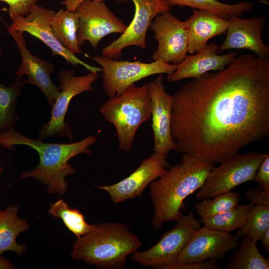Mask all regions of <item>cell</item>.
<instances>
[{
    "mask_svg": "<svg viewBox=\"0 0 269 269\" xmlns=\"http://www.w3.org/2000/svg\"><path fill=\"white\" fill-rule=\"evenodd\" d=\"M172 97L176 151L220 163L269 135V56H236L223 69L192 79Z\"/></svg>",
    "mask_w": 269,
    "mask_h": 269,
    "instance_id": "6da1fadb",
    "label": "cell"
},
{
    "mask_svg": "<svg viewBox=\"0 0 269 269\" xmlns=\"http://www.w3.org/2000/svg\"><path fill=\"white\" fill-rule=\"evenodd\" d=\"M98 138L92 134L73 143H51L34 139L14 130L0 132V146L9 150L17 145L28 146L38 153L39 160L34 168L23 172L18 179L31 178L47 187L49 193L63 196L67 191V176L75 169L68 161L82 153L92 155L89 147Z\"/></svg>",
    "mask_w": 269,
    "mask_h": 269,
    "instance_id": "7a4b0ae2",
    "label": "cell"
},
{
    "mask_svg": "<svg viewBox=\"0 0 269 269\" xmlns=\"http://www.w3.org/2000/svg\"><path fill=\"white\" fill-rule=\"evenodd\" d=\"M214 167L213 163L183 154L179 163L170 166L158 179L150 183L154 210L152 224L155 229L181 217L184 200L202 186Z\"/></svg>",
    "mask_w": 269,
    "mask_h": 269,
    "instance_id": "3957f363",
    "label": "cell"
},
{
    "mask_svg": "<svg viewBox=\"0 0 269 269\" xmlns=\"http://www.w3.org/2000/svg\"><path fill=\"white\" fill-rule=\"evenodd\" d=\"M141 242L121 223L95 224L91 231L77 238L71 258L106 269H123L127 257L140 248Z\"/></svg>",
    "mask_w": 269,
    "mask_h": 269,
    "instance_id": "277c9868",
    "label": "cell"
},
{
    "mask_svg": "<svg viewBox=\"0 0 269 269\" xmlns=\"http://www.w3.org/2000/svg\"><path fill=\"white\" fill-rule=\"evenodd\" d=\"M151 102L148 83L140 87L133 84L119 95L109 97L99 111L116 129L120 149L130 152L140 126L149 121Z\"/></svg>",
    "mask_w": 269,
    "mask_h": 269,
    "instance_id": "5b68a950",
    "label": "cell"
},
{
    "mask_svg": "<svg viewBox=\"0 0 269 269\" xmlns=\"http://www.w3.org/2000/svg\"><path fill=\"white\" fill-rule=\"evenodd\" d=\"M268 153L251 151L227 158L219 166L213 168L197 191L196 198L198 200L213 198L254 180L259 166Z\"/></svg>",
    "mask_w": 269,
    "mask_h": 269,
    "instance_id": "8992f818",
    "label": "cell"
},
{
    "mask_svg": "<svg viewBox=\"0 0 269 269\" xmlns=\"http://www.w3.org/2000/svg\"><path fill=\"white\" fill-rule=\"evenodd\" d=\"M73 70L61 69L58 73V87L60 93L51 108V116L46 123L42 124L38 131L37 139L43 141L53 136H66L73 139V132L69 123L65 121V117L71 100L76 96L93 90V83L96 80L97 72H90L82 76H75Z\"/></svg>",
    "mask_w": 269,
    "mask_h": 269,
    "instance_id": "52a82bcc",
    "label": "cell"
},
{
    "mask_svg": "<svg viewBox=\"0 0 269 269\" xmlns=\"http://www.w3.org/2000/svg\"><path fill=\"white\" fill-rule=\"evenodd\" d=\"M90 59L102 69L103 86L109 97L121 94L136 82L156 74H171L176 65L162 61L150 63L120 61L104 55H95Z\"/></svg>",
    "mask_w": 269,
    "mask_h": 269,
    "instance_id": "ba28073f",
    "label": "cell"
},
{
    "mask_svg": "<svg viewBox=\"0 0 269 269\" xmlns=\"http://www.w3.org/2000/svg\"><path fill=\"white\" fill-rule=\"evenodd\" d=\"M201 223L192 212L182 215L156 244L146 251H135L131 259L143 266L164 269L176 261L194 233L201 227Z\"/></svg>",
    "mask_w": 269,
    "mask_h": 269,
    "instance_id": "9c48e42d",
    "label": "cell"
},
{
    "mask_svg": "<svg viewBox=\"0 0 269 269\" xmlns=\"http://www.w3.org/2000/svg\"><path fill=\"white\" fill-rule=\"evenodd\" d=\"M125 3L129 0H116ZM134 4L133 19L124 33L117 39L102 49L103 55L119 60L123 50L135 46L145 49L146 37L150 24L158 14L170 11L171 6L166 0H131Z\"/></svg>",
    "mask_w": 269,
    "mask_h": 269,
    "instance_id": "30bf717a",
    "label": "cell"
},
{
    "mask_svg": "<svg viewBox=\"0 0 269 269\" xmlns=\"http://www.w3.org/2000/svg\"><path fill=\"white\" fill-rule=\"evenodd\" d=\"M55 12L52 9L35 4L25 16L9 15L12 22L9 27L7 26L11 30L28 32L40 40L51 50L53 55L62 56L68 64L74 66L81 65L90 72L102 71L101 68L90 65L78 58L60 42L50 24Z\"/></svg>",
    "mask_w": 269,
    "mask_h": 269,
    "instance_id": "8fae6325",
    "label": "cell"
},
{
    "mask_svg": "<svg viewBox=\"0 0 269 269\" xmlns=\"http://www.w3.org/2000/svg\"><path fill=\"white\" fill-rule=\"evenodd\" d=\"M79 20L77 32L79 45L88 41L97 49L100 41L106 35L125 32L127 26L116 16L104 1L85 0L73 11Z\"/></svg>",
    "mask_w": 269,
    "mask_h": 269,
    "instance_id": "7c38bea8",
    "label": "cell"
},
{
    "mask_svg": "<svg viewBox=\"0 0 269 269\" xmlns=\"http://www.w3.org/2000/svg\"><path fill=\"white\" fill-rule=\"evenodd\" d=\"M149 28L154 32L158 45L152 54L153 61H162L177 65L188 55V38L185 21L172 13L157 15Z\"/></svg>",
    "mask_w": 269,
    "mask_h": 269,
    "instance_id": "4fadbf2b",
    "label": "cell"
},
{
    "mask_svg": "<svg viewBox=\"0 0 269 269\" xmlns=\"http://www.w3.org/2000/svg\"><path fill=\"white\" fill-rule=\"evenodd\" d=\"M235 235L201 227L193 235L187 245L178 256L175 262L179 264L222 260L239 245Z\"/></svg>",
    "mask_w": 269,
    "mask_h": 269,
    "instance_id": "5bb4252c",
    "label": "cell"
},
{
    "mask_svg": "<svg viewBox=\"0 0 269 269\" xmlns=\"http://www.w3.org/2000/svg\"><path fill=\"white\" fill-rule=\"evenodd\" d=\"M167 156L153 152L126 178L112 185L97 188L106 191L115 204L140 196L149 184L161 176L170 167Z\"/></svg>",
    "mask_w": 269,
    "mask_h": 269,
    "instance_id": "9a60e30c",
    "label": "cell"
},
{
    "mask_svg": "<svg viewBox=\"0 0 269 269\" xmlns=\"http://www.w3.org/2000/svg\"><path fill=\"white\" fill-rule=\"evenodd\" d=\"M160 74L148 83L151 102V127L153 134V152L167 156L168 152L177 150L170 131L173 109L172 95L166 93Z\"/></svg>",
    "mask_w": 269,
    "mask_h": 269,
    "instance_id": "2e32d148",
    "label": "cell"
},
{
    "mask_svg": "<svg viewBox=\"0 0 269 269\" xmlns=\"http://www.w3.org/2000/svg\"><path fill=\"white\" fill-rule=\"evenodd\" d=\"M6 27L19 48L21 62L17 70L18 77L27 76V84H32L44 94L49 106L52 108L60 90L52 82L51 75L54 65L49 61L32 55L27 48L23 32L10 30Z\"/></svg>",
    "mask_w": 269,
    "mask_h": 269,
    "instance_id": "e0dca14e",
    "label": "cell"
},
{
    "mask_svg": "<svg viewBox=\"0 0 269 269\" xmlns=\"http://www.w3.org/2000/svg\"><path fill=\"white\" fill-rule=\"evenodd\" d=\"M226 37L219 46V53L229 49H247L259 57L269 56V47L262 37L265 19L257 16L244 18L234 16L229 19Z\"/></svg>",
    "mask_w": 269,
    "mask_h": 269,
    "instance_id": "ac0fdd59",
    "label": "cell"
},
{
    "mask_svg": "<svg viewBox=\"0 0 269 269\" xmlns=\"http://www.w3.org/2000/svg\"><path fill=\"white\" fill-rule=\"evenodd\" d=\"M236 56L235 51L220 54L218 44L210 43L201 51L187 55L176 65L174 72L167 76V79L173 83L187 78H197L211 71H220Z\"/></svg>",
    "mask_w": 269,
    "mask_h": 269,
    "instance_id": "d6986e66",
    "label": "cell"
},
{
    "mask_svg": "<svg viewBox=\"0 0 269 269\" xmlns=\"http://www.w3.org/2000/svg\"><path fill=\"white\" fill-rule=\"evenodd\" d=\"M188 38V53L201 51L209 40L225 33L229 25V19L212 12L193 9V13L184 21Z\"/></svg>",
    "mask_w": 269,
    "mask_h": 269,
    "instance_id": "ffe728a7",
    "label": "cell"
},
{
    "mask_svg": "<svg viewBox=\"0 0 269 269\" xmlns=\"http://www.w3.org/2000/svg\"><path fill=\"white\" fill-rule=\"evenodd\" d=\"M18 210L16 205L0 210V256L11 251L21 256L26 251V246L17 244L16 239L20 233L26 232L30 225L26 219L18 216Z\"/></svg>",
    "mask_w": 269,
    "mask_h": 269,
    "instance_id": "44dd1931",
    "label": "cell"
},
{
    "mask_svg": "<svg viewBox=\"0 0 269 269\" xmlns=\"http://www.w3.org/2000/svg\"><path fill=\"white\" fill-rule=\"evenodd\" d=\"M26 84V80L18 76L8 86L0 83V132L13 129L18 122L17 100Z\"/></svg>",
    "mask_w": 269,
    "mask_h": 269,
    "instance_id": "7402d4cb",
    "label": "cell"
},
{
    "mask_svg": "<svg viewBox=\"0 0 269 269\" xmlns=\"http://www.w3.org/2000/svg\"><path fill=\"white\" fill-rule=\"evenodd\" d=\"M50 24L63 46L75 55L82 52L77 40L79 20L73 11L60 9L53 15Z\"/></svg>",
    "mask_w": 269,
    "mask_h": 269,
    "instance_id": "603a6c76",
    "label": "cell"
},
{
    "mask_svg": "<svg viewBox=\"0 0 269 269\" xmlns=\"http://www.w3.org/2000/svg\"><path fill=\"white\" fill-rule=\"evenodd\" d=\"M227 264L228 269H269V260L260 253L257 242L245 236Z\"/></svg>",
    "mask_w": 269,
    "mask_h": 269,
    "instance_id": "cb8c5ba5",
    "label": "cell"
},
{
    "mask_svg": "<svg viewBox=\"0 0 269 269\" xmlns=\"http://www.w3.org/2000/svg\"><path fill=\"white\" fill-rule=\"evenodd\" d=\"M171 6H188L193 9L206 10L222 17L229 19L234 16H240L251 10L254 3L248 1L235 4H228L218 0H166Z\"/></svg>",
    "mask_w": 269,
    "mask_h": 269,
    "instance_id": "d4e9b609",
    "label": "cell"
},
{
    "mask_svg": "<svg viewBox=\"0 0 269 269\" xmlns=\"http://www.w3.org/2000/svg\"><path fill=\"white\" fill-rule=\"evenodd\" d=\"M48 213L52 217L61 220L76 238L91 231L95 227V224L90 225L86 222L83 214L78 209L70 208L62 199L51 203Z\"/></svg>",
    "mask_w": 269,
    "mask_h": 269,
    "instance_id": "484cf974",
    "label": "cell"
},
{
    "mask_svg": "<svg viewBox=\"0 0 269 269\" xmlns=\"http://www.w3.org/2000/svg\"><path fill=\"white\" fill-rule=\"evenodd\" d=\"M254 205L252 203L238 205L224 212L210 217L201 218L200 221L210 229L230 233L244 225L249 212Z\"/></svg>",
    "mask_w": 269,
    "mask_h": 269,
    "instance_id": "4316f807",
    "label": "cell"
},
{
    "mask_svg": "<svg viewBox=\"0 0 269 269\" xmlns=\"http://www.w3.org/2000/svg\"><path fill=\"white\" fill-rule=\"evenodd\" d=\"M269 229V207L256 204L250 210L244 225L235 235L238 238L248 236L254 241H261L264 233Z\"/></svg>",
    "mask_w": 269,
    "mask_h": 269,
    "instance_id": "83f0119b",
    "label": "cell"
},
{
    "mask_svg": "<svg viewBox=\"0 0 269 269\" xmlns=\"http://www.w3.org/2000/svg\"><path fill=\"white\" fill-rule=\"evenodd\" d=\"M202 200L195 204V209L201 218L210 217L230 210L237 206L240 201V195L229 191L214 197Z\"/></svg>",
    "mask_w": 269,
    "mask_h": 269,
    "instance_id": "f1b7e54d",
    "label": "cell"
},
{
    "mask_svg": "<svg viewBox=\"0 0 269 269\" xmlns=\"http://www.w3.org/2000/svg\"><path fill=\"white\" fill-rule=\"evenodd\" d=\"M6 2L9 6L8 11L9 15L18 14L25 16L28 14L30 9L35 4L38 0H0Z\"/></svg>",
    "mask_w": 269,
    "mask_h": 269,
    "instance_id": "f546056e",
    "label": "cell"
},
{
    "mask_svg": "<svg viewBox=\"0 0 269 269\" xmlns=\"http://www.w3.org/2000/svg\"><path fill=\"white\" fill-rule=\"evenodd\" d=\"M220 266L215 260H209L203 262L179 264L173 262L166 266L164 269H219Z\"/></svg>",
    "mask_w": 269,
    "mask_h": 269,
    "instance_id": "4dcf8cb0",
    "label": "cell"
},
{
    "mask_svg": "<svg viewBox=\"0 0 269 269\" xmlns=\"http://www.w3.org/2000/svg\"><path fill=\"white\" fill-rule=\"evenodd\" d=\"M254 181L260 188L269 190V154H267L259 166Z\"/></svg>",
    "mask_w": 269,
    "mask_h": 269,
    "instance_id": "1f68e13d",
    "label": "cell"
},
{
    "mask_svg": "<svg viewBox=\"0 0 269 269\" xmlns=\"http://www.w3.org/2000/svg\"><path fill=\"white\" fill-rule=\"evenodd\" d=\"M245 195L251 203L255 205L261 204L269 207V190L254 187L248 189Z\"/></svg>",
    "mask_w": 269,
    "mask_h": 269,
    "instance_id": "d6a6232c",
    "label": "cell"
},
{
    "mask_svg": "<svg viewBox=\"0 0 269 269\" xmlns=\"http://www.w3.org/2000/svg\"><path fill=\"white\" fill-rule=\"evenodd\" d=\"M85 0H64L61 3L64 4L66 8V10L73 11L83 1ZM97 2H103V0H93Z\"/></svg>",
    "mask_w": 269,
    "mask_h": 269,
    "instance_id": "836d02e7",
    "label": "cell"
},
{
    "mask_svg": "<svg viewBox=\"0 0 269 269\" xmlns=\"http://www.w3.org/2000/svg\"><path fill=\"white\" fill-rule=\"evenodd\" d=\"M15 267L11 262L0 256V269H14Z\"/></svg>",
    "mask_w": 269,
    "mask_h": 269,
    "instance_id": "e575fe53",
    "label": "cell"
},
{
    "mask_svg": "<svg viewBox=\"0 0 269 269\" xmlns=\"http://www.w3.org/2000/svg\"><path fill=\"white\" fill-rule=\"evenodd\" d=\"M262 245L268 254L269 253V229L263 234L261 240Z\"/></svg>",
    "mask_w": 269,
    "mask_h": 269,
    "instance_id": "d590c367",
    "label": "cell"
},
{
    "mask_svg": "<svg viewBox=\"0 0 269 269\" xmlns=\"http://www.w3.org/2000/svg\"><path fill=\"white\" fill-rule=\"evenodd\" d=\"M2 172V167L1 164L0 160V176Z\"/></svg>",
    "mask_w": 269,
    "mask_h": 269,
    "instance_id": "8d00e7d4",
    "label": "cell"
},
{
    "mask_svg": "<svg viewBox=\"0 0 269 269\" xmlns=\"http://www.w3.org/2000/svg\"><path fill=\"white\" fill-rule=\"evenodd\" d=\"M2 51H1V46H0V58H1V56H2Z\"/></svg>",
    "mask_w": 269,
    "mask_h": 269,
    "instance_id": "74e56055",
    "label": "cell"
}]
</instances>
